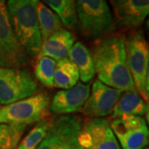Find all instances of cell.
Here are the masks:
<instances>
[{
    "label": "cell",
    "mask_w": 149,
    "mask_h": 149,
    "mask_svg": "<svg viewBox=\"0 0 149 149\" xmlns=\"http://www.w3.org/2000/svg\"><path fill=\"white\" fill-rule=\"evenodd\" d=\"M91 53L98 79L118 91H136L127 63L124 37L109 34L94 41Z\"/></svg>",
    "instance_id": "6da1fadb"
},
{
    "label": "cell",
    "mask_w": 149,
    "mask_h": 149,
    "mask_svg": "<svg viewBox=\"0 0 149 149\" xmlns=\"http://www.w3.org/2000/svg\"><path fill=\"white\" fill-rule=\"evenodd\" d=\"M6 8L17 41L29 58H37L42 42L34 0H8Z\"/></svg>",
    "instance_id": "7a4b0ae2"
},
{
    "label": "cell",
    "mask_w": 149,
    "mask_h": 149,
    "mask_svg": "<svg viewBox=\"0 0 149 149\" xmlns=\"http://www.w3.org/2000/svg\"><path fill=\"white\" fill-rule=\"evenodd\" d=\"M77 24L83 37L91 40L111 34L114 29L106 0H75Z\"/></svg>",
    "instance_id": "3957f363"
},
{
    "label": "cell",
    "mask_w": 149,
    "mask_h": 149,
    "mask_svg": "<svg viewBox=\"0 0 149 149\" xmlns=\"http://www.w3.org/2000/svg\"><path fill=\"white\" fill-rule=\"evenodd\" d=\"M127 63L134 87L145 102L149 100V47L143 31L133 30L124 38Z\"/></svg>",
    "instance_id": "277c9868"
},
{
    "label": "cell",
    "mask_w": 149,
    "mask_h": 149,
    "mask_svg": "<svg viewBox=\"0 0 149 149\" xmlns=\"http://www.w3.org/2000/svg\"><path fill=\"white\" fill-rule=\"evenodd\" d=\"M50 97L45 93L35 94L0 108V123L29 125L46 118Z\"/></svg>",
    "instance_id": "5b68a950"
},
{
    "label": "cell",
    "mask_w": 149,
    "mask_h": 149,
    "mask_svg": "<svg viewBox=\"0 0 149 149\" xmlns=\"http://www.w3.org/2000/svg\"><path fill=\"white\" fill-rule=\"evenodd\" d=\"M37 91V81L28 70L0 67V104L26 99Z\"/></svg>",
    "instance_id": "8992f818"
},
{
    "label": "cell",
    "mask_w": 149,
    "mask_h": 149,
    "mask_svg": "<svg viewBox=\"0 0 149 149\" xmlns=\"http://www.w3.org/2000/svg\"><path fill=\"white\" fill-rule=\"evenodd\" d=\"M29 61V56L12 29L5 0H0V67L22 69Z\"/></svg>",
    "instance_id": "52a82bcc"
},
{
    "label": "cell",
    "mask_w": 149,
    "mask_h": 149,
    "mask_svg": "<svg viewBox=\"0 0 149 149\" xmlns=\"http://www.w3.org/2000/svg\"><path fill=\"white\" fill-rule=\"evenodd\" d=\"M123 149H144L149 140L148 124L143 117L124 115L109 122Z\"/></svg>",
    "instance_id": "ba28073f"
},
{
    "label": "cell",
    "mask_w": 149,
    "mask_h": 149,
    "mask_svg": "<svg viewBox=\"0 0 149 149\" xmlns=\"http://www.w3.org/2000/svg\"><path fill=\"white\" fill-rule=\"evenodd\" d=\"M80 141L84 149H122L110 127L103 118H89L82 124Z\"/></svg>",
    "instance_id": "9c48e42d"
},
{
    "label": "cell",
    "mask_w": 149,
    "mask_h": 149,
    "mask_svg": "<svg viewBox=\"0 0 149 149\" xmlns=\"http://www.w3.org/2000/svg\"><path fill=\"white\" fill-rule=\"evenodd\" d=\"M122 91L95 80L81 112L89 118H104L111 115Z\"/></svg>",
    "instance_id": "30bf717a"
},
{
    "label": "cell",
    "mask_w": 149,
    "mask_h": 149,
    "mask_svg": "<svg viewBox=\"0 0 149 149\" xmlns=\"http://www.w3.org/2000/svg\"><path fill=\"white\" fill-rule=\"evenodd\" d=\"M82 121L75 115H58L50 120L45 138L37 149H60L74 135L81 131Z\"/></svg>",
    "instance_id": "8fae6325"
},
{
    "label": "cell",
    "mask_w": 149,
    "mask_h": 149,
    "mask_svg": "<svg viewBox=\"0 0 149 149\" xmlns=\"http://www.w3.org/2000/svg\"><path fill=\"white\" fill-rule=\"evenodd\" d=\"M119 27L138 28L149 13V0H109Z\"/></svg>",
    "instance_id": "7c38bea8"
},
{
    "label": "cell",
    "mask_w": 149,
    "mask_h": 149,
    "mask_svg": "<svg viewBox=\"0 0 149 149\" xmlns=\"http://www.w3.org/2000/svg\"><path fill=\"white\" fill-rule=\"evenodd\" d=\"M91 93V85L78 82L74 87L58 91L50 103V110L57 115L81 112Z\"/></svg>",
    "instance_id": "4fadbf2b"
},
{
    "label": "cell",
    "mask_w": 149,
    "mask_h": 149,
    "mask_svg": "<svg viewBox=\"0 0 149 149\" xmlns=\"http://www.w3.org/2000/svg\"><path fill=\"white\" fill-rule=\"evenodd\" d=\"M74 43V35L67 29H61L42 42L37 57L48 56L56 61L68 58Z\"/></svg>",
    "instance_id": "5bb4252c"
},
{
    "label": "cell",
    "mask_w": 149,
    "mask_h": 149,
    "mask_svg": "<svg viewBox=\"0 0 149 149\" xmlns=\"http://www.w3.org/2000/svg\"><path fill=\"white\" fill-rule=\"evenodd\" d=\"M148 113V105L137 91H123L112 112V118L124 115L143 117Z\"/></svg>",
    "instance_id": "9a60e30c"
},
{
    "label": "cell",
    "mask_w": 149,
    "mask_h": 149,
    "mask_svg": "<svg viewBox=\"0 0 149 149\" xmlns=\"http://www.w3.org/2000/svg\"><path fill=\"white\" fill-rule=\"evenodd\" d=\"M68 58L75 65L82 83L86 84L95 74V65L90 49L81 42H76L70 52Z\"/></svg>",
    "instance_id": "2e32d148"
},
{
    "label": "cell",
    "mask_w": 149,
    "mask_h": 149,
    "mask_svg": "<svg viewBox=\"0 0 149 149\" xmlns=\"http://www.w3.org/2000/svg\"><path fill=\"white\" fill-rule=\"evenodd\" d=\"M34 2L42 42H44L53 33L63 29L64 25L58 15L41 0H34Z\"/></svg>",
    "instance_id": "e0dca14e"
},
{
    "label": "cell",
    "mask_w": 149,
    "mask_h": 149,
    "mask_svg": "<svg viewBox=\"0 0 149 149\" xmlns=\"http://www.w3.org/2000/svg\"><path fill=\"white\" fill-rule=\"evenodd\" d=\"M79 72L75 65L69 58L59 60L56 63L54 71V86L68 90L78 83Z\"/></svg>",
    "instance_id": "ac0fdd59"
},
{
    "label": "cell",
    "mask_w": 149,
    "mask_h": 149,
    "mask_svg": "<svg viewBox=\"0 0 149 149\" xmlns=\"http://www.w3.org/2000/svg\"><path fill=\"white\" fill-rule=\"evenodd\" d=\"M55 12L67 30H74L78 27L75 12V0H41Z\"/></svg>",
    "instance_id": "d6986e66"
},
{
    "label": "cell",
    "mask_w": 149,
    "mask_h": 149,
    "mask_svg": "<svg viewBox=\"0 0 149 149\" xmlns=\"http://www.w3.org/2000/svg\"><path fill=\"white\" fill-rule=\"evenodd\" d=\"M27 126L0 123V149H17Z\"/></svg>",
    "instance_id": "ffe728a7"
},
{
    "label": "cell",
    "mask_w": 149,
    "mask_h": 149,
    "mask_svg": "<svg viewBox=\"0 0 149 149\" xmlns=\"http://www.w3.org/2000/svg\"><path fill=\"white\" fill-rule=\"evenodd\" d=\"M49 123L50 120L47 118L38 121L27 136L21 139L17 149H37L47 134Z\"/></svg>",
    "instance_id": "44dd1931"
},
{
    "label": "cell",
    "mask_w": 149,
    "mask_h": 149,
    "mask_svg": "<svg viewBox=\"0 0 149 149\" xmlns=\"http://www.w3.org/2000/svg\"><path fill=\"white\" fill-rule=\"evenodd\" d=\"M34 67L35 76L43 85L52 88L54 86V71L56 61L48 56L37 57Z\"/></svg>",
    "instance_id": "7402d4cb"
},
{
    "label": "cell",
    "mask_w": 149,
    "mask_h": 149,
    "mask_svg": "<svg viewBox=\"0 0 149 149\" xmlns=\"http://www.w3.org/2000/svg\"><path fill=\"white\" fill-rule=\"evenodd\" d=\"M82 129V128H81ZM81 131L72 135L60 149H84L80 141V134Z\"/></svg>",
    "instance_id": "603a6c76"
},
{
    "label": "cell",
    "mask_w": 149,
    "mask_h": 149,
    "mask_svg": "<svg viewBox=\"0 0 149 149\" xmlns=\"http://www.w3.org/2000/svg\"><path fill=\"white\" fill-rule=\"evenodd\" d=\"M144 149H148V148H145Z\"/></svg>",
    "instance_id": "cb8c5ba5"
}]
</instances>
